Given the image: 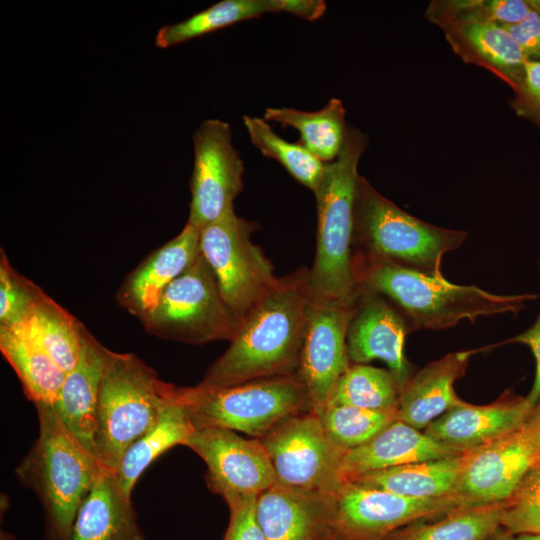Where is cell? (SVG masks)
I'll return each instance as SVG.
<instances>
[{
  "mask_svg": "<svg viewBox=\"0 0 540 540\" xmlns=\"http://www.w3.org/2000/svg\"><path fill=\"white\" fill-rule=\"evenodd\" d=\"M311 302L309 269L277 277L245 315L229 347L200 384L228 387L297 374Z\"/></svg>",
  "mask_w": 540,
  "mask_h": 540,
  "instance_id": "cell-1",
  "label": "cell"
},
{
  "mask_svg": "<svg viewBox=\"0 0 540 540\" xmlns=\"http://www.w3.org/2000/svg\"><path fill=\"white\" fill-rule=\"evenodd\" d=\"M357 291L388 299L405 317L412 331L443 330L480 317L517 314L538 294L502 295L475 285H458L444 277L425 275L373 255L353 251Z\"/></svg>",
  "mask_w": 540,
  "mask_h": 540,
  "instance_id": "cell-2",
  "label": "cell"
},
{
  "mask_svg": "<svg viewBox=\"0 0 540 540\" xmlns=\"http://www.w3.org/2000/svg\"><path fill=\"white\" fill-rule=\"evenodd\" d=\"M369 137L348 124L337 158L325 163L314 191L317 239L309 285L313 298L352 302L356 296L353 271L354 212L359 160Z\"/></svg>",
  "mask_w": 540,
  "mask_h": 540,
  "instance_id": "cell-3",
  "label": "cell"
},
{
  "mask_svg": "<svg viewBox=\"0 0 540 540\" xmlns=\"http://www.w3.org/2000/svg\"><path fill=\"white\" fill-rule=\"evenodd\" d=\"M35 407L39 435L16 475L42 504L45 540H68L83 499L106 467L68 430L52 405Z\"/></svg>",
  "mask_w": 540,
  "mask_h": 540,
  "instance_id": "cell-4",
  "label": "cell"
},
{
  "mask_svg": "<svg viewBox=\"0 0 540 540\" xmlns=\"http://www.w3.org/2000/svg\"><path fill=\"white\" fill-rule=\"evenodd\" d=\"M175 385L133 353L109 350L100 384L94 454L116 471L128 447L149 430L172 400Z\"/></svg>",
  "mask_w": 540,
  "mask_h": 540,
  "instance_id": "cell-5",
  "label": "cell"
},
{
  "mask_svg": "<svg viewBox=\"0 0 540 540\" xmlns=\"http://www.w3.org/2000/svg\"><path fill=\"white\" fill-rule=\"evenodd\" d=\"M468 233L439 227L401 209L359 176L353 247L398 266L433 277H444L442 259L459 248Z\"/></svg>",
  "mask_w": 540,
  "mask_h": 540,
  "instance_id": "cell-6",
  "label": "cell"
},
{
  "mask_svg": "<svg viewBox=\"0 0 540 540\" xmlns=\"http://www.w3.org/2000/svg\"><path fill=\"white\" fill-rule=\"evenodd\" d=\"M195 426H214L261 438L282 420L310 411L297 374L274 376L228 387H178Z\"/></svg>",
  "mask_w": 540,
  "mask_h": 540,
  "instance_id": "cell-7",
  "label": "cell"
},
{
  "mask_svg": "<svg viewBox=\"0 0 540 540\" xmlns=\"http://www.w3.org/2000/svg\"><path fill=\"white\" fill-rule=\"evenodd\" d=\"M139 320L155 337L195 345L231 341L240 325L201 252Z\"/></svg>",
  "mask_w": 540,
  "mask_h": 540,
  "instance_id": "cell-8",
  "label": "cell"
},
{
  "mask_svg": "<svg viewBox=\"0 0 540 540\" xmlns=\"http://www.w3.org/2000/svg\"><path fill=\"white\" fill-rule=\"evenodd\" d=\"M255 229L231 207L200 230V252L239 324L277 279L270 260L251 241Z\"/></svg>",
  "mask_w": 540,
  "mask_h": 540,
  "instance_id": "cell-9",
  "label": "cell"
},
{
  "mask_svg": "<svg viewBox=\"0 0 540 540\" xmlns=\"http://www.w3.org/2000/svg\"><path fill=\"white\" fill-rule=\"evenodd\" d=\"M277 483L306 493L336 495L347 482L341 469L345 450L334 445L312 411L290 416L264 436Z\"/></svg>",
  "mask_w": 540,
  "mask_h": 540,
  "instance_id": "cell-10",
  "label": "cell"
},
{
  "mask_svg": "<svg viewBox=\"0 0 540 540\" xmlns=\"http://www.w3.org/2000/svg\"><path fill=\"white\" fill-rule=\"evenodd\" d=\"M460 508L451 496L410 498L347 481L332 498L334 540H385L409 524Z\"/></svg>",
  "mask_w": 540,
  "mask_h": 540,
  "instance_id": "cell-11",
  "label": "cell"
},
{
  "mask_svg": "<svg viewBox=\"0 0 540 540\" xmlns=\"http://www.w3.org/2000/svg\"><path fill=\"white\" fill-rule=\"evenodd\" d=\"M185 446L202 458L208 487L224 499L228 508L257 498L277 483L270 458L258 438L246 439L222 427L195 426Z\"/></svg>",
  "mask_w": 540,
  "mask_h": 540,
  "instance_id": "cell-12",
  "label": "cell"
},
{
  "mask_svg": "<svg viewBox=\"0 0 540 540\" xmlns=\"http://www.w3.org/2000/svg\"><path fill=\"white\" fill-rule=\"evenodd\" d=\"M188 221L201 230L233 207L243 189L244 163L232 144L229 123L206 119L193 134Z\"/></svg>",
  "mask_w": 540,
  "mask_h": 540,
  "instance_id": "cell-13",
  "label": "cell"
},
{
  "mask_svg": "<svg viewBox=\"0 0 540 540\" xmlns=\"http://www.w3.org/2000/svg\"><path fill=\"white\" fill-rule=\"evenodd\" d=\"M538 465L536 449L522 427L464 453L451 497L460 508L503 503L528 471Z\"/></svg>",
  "mask_w": 540,
  "mask_h": 540,
  "instance_id": "cell-14",
  "label": "cell"
},
{
  "mask_svg": "<svg viewBox=\"0 0 540 540\" xmlns=\"http://www.w3.org/2000/svg\"><path fill=\"white\" fill-rule=\"evenodd\" d=\"M353 301L312 297L297 375L306 387L309 409L315 414L325 407L335 384L351 365L346 334Z\"/></svg>",
  "mask_w": 540,
  "mask_h": 540,
  "instance_id": "cell-15",
  "label": "cell"
},
{
  "mask_svg": "<svg viewBox=\"0 0 540 540\" xmlns=\"http://www.w3.org/2000/svg\"><path fill=\"white\" fill-rule=\"evenodd\" d=\"M346 334L348 358L353 364L382 360L400 387L412 376L403 355L405 337L412 329L400 311L384 296L357 291Z\"/></svg>",
  "mask_w": 540,
  "mask_h": 540,
  "instance_id": "cell-16",
  "label": "cell"
},
{
  "mask_svg": "<svg viewBox=\"0 0 540 540\" xmlns=\"http://www.w3.org/2000/svg\"><path fill=\"white\" fill-rule=\"evenodd\" d=\"M532 410L526 397L510 392L486 405L463 401L434 420L424 433L464 454L520 430Z\"/></svg>",
  "mask_w": 540,
  "mask_h": 540,
  "instance_id": "cell-17",
  "label": "cell"
},
{
  "mask_svg": "<svg viewBox=\"0 0 540 540\" xmlns=\"http://www.w3.org/2000/svg\"><path fill=\"white\" fill-rule=\"evenodd\" d=\"M200 253V230L189 222L129 272L116 292V301L140 318L157 304L167 286L179 277Z\"/></svg>",
  "mask_w": 540,
  "mask_h": 540,
  "instance_id": "cell-18",
  "label": "cell"
},
{
  "mask_svg": "<svg viewBox=\"0 0 540 540\" xmlns=\"http://www.w3.org/2000/svg\"><path fill=\"white\" fill-rule=\"evenodd\" d=\"M332 498L276 483L256 501V517L265 540H334Z\"/></svg>",
  "mask_w": 540,
  "mask_h": 540,
  "instance_id": "cell-19",
  "label": "cell"
},
{
  "mask_svg": "<svg viewBox=\"0 0 540 540\" xmlns=\"http://www.w3.org/2000/svg\"><path fill=\"white\" fill-rule=\"evenodd\" d=\"M474 350L452 352L417 371L400 389L398 419L418 429H426L449 409L463 402L454 390Z\"/></svg>",
  "mask_w": 540,
  "mask_h": 540,
  "instance_id": "cell-20",
  "label": "cell"
},
{
  "mask_svg": "<svg viewBox=\"0 0 540 540\" xmlns=\"http://www.w3.org/2000/svg\"><path fill=\"white\" fill-rule=\"evenodd\" d=\"M109 350L87 331L80 357L66 373L52 405L68 430L93 454L98 396Z\"/></svg>",
  "mask_w": 540,
  "mask_h": 540,
  "instance_id": "cell-21",
  "label": "cell"
},
{
  "mask_svg": "<svg viewBox=\"0 0 540 540\" xmlns=\"http://www.w3.org/2000/svg\"><path fill=\"white\" fill-rule=\"evenodd\" d=\"M461 454L397 419L366 444L346 450L341 469L348 481L369 472Z\"/></svg>",
  "mask_w": 540,
  "mask_h": 540,
  "instance_id": "cell-22",
  "label": "cell"
},
{
  "mask_svg": "<svg viewBox=\"0 0 540 540\" xmlns=\"http://www.w3.org/2000/svg\"><path fill=\"white\" fill-rule=\"evenodd\" d=\"M441 30L453 52L463 62L489 71L513 91L519 85L528 60L501 25L464 21L448 24Z\"/></svg>",
  "mask_w": 540,
  "mask_h": 540,
  "instance_id": "cell-23",
  "label": "cell"
},
{
  "mask_svg": "<svg viewBox=\"0 0 540 540\" xmlns=\"http://www.w3.org/2000/svg\"><path fill=\"white\" fill-rule=\"evenodd\" d=\"M68 540H146L132 497L121 489L114 471L104 468L83 499Z\"/></svg>",
  "mask_w": 540,
  "mask_h": 540,
  "instance_id": "cell-24",
  "label": "cell"
},
{
  "mask_svg": "<svg viewBox=\"0 0 540 540\" xmlns=\"http://www.w3.org/2000/svg\"><path fill=\"white\" fill-rule=\"evenodd\" d=\"M195 425L179 399L175 387L172 400L162 410L155 424L136 439L123 454L115 471L123 492L132 497L139 477L160 455L176 445H184Z\"/></svg>",
  "mask_w": 540,
  "mask_h": 540,
  "instance_id": "cell-25",
  "label": "cell"
},
{
  "mask_svg": "<svg viewBox=\"0 0 540 540\" xmlns=\"http://www.w3.org/2000/svg\"><path fill=\"white\" fill-rule=\"evenodd\" d=\"M0 351L15 371L26 397L53 405L66 373L24 327H0Z\"/></svg>",
  "mask_w": 540,
  "mask_h": 540,
  "instance_id": "cell-26",
  "label": "cell"
},
{
  "mask_svg": "<svg viewBox=\"0 0 540 540\" xmlns=\"http://www.w3.org/2000/svg\"><path fill=\"white\" fill-rule=\"evenodd\" d=\"M463 454L421 461L356 476L352 481L410 498L451 496Z\"/></svg>",
  "mask_w": 540,
  "mask_h": 540,
  "instance_id": "cell-27",
  "label": "cell"
},
{
  "mask_svg": "<svg viewBox=\"0 0 540 540\" xmlns=\"http://www.w3.org/2000/svg\"><path fill=\"white\" fill-rule=\"evenodd\" d=\"M346 110L340 99L332 98L320 110L306 112L287 107H269L263 118L293 127L299 131L298 141L315 157L327 163L335 160L345 142L348 123Z\"/></svg>",
  "mask_w": 540,
  "mask_h": 540,
  "instance_id": "cell-28",
  "label": "cell"
},
{
  "mask_svg": "<svg viewBox=\"0 0 540 540\" xmlns=\"http://www.w3.org/2000/svg\"><path fill=\"white\" fill-rule=\"evenodd\" d=\"M20 326L36 338L65 373L76 365L88 330L50 296L45 294L31 318Z\"/></svg>",
  "mask_w": 540,
  "mask_h": 540,
  "instance_id": "cell-29",
  "label": "cell"
},
{
  "mask_svg": "<svg viewBox=\"0 0 540 540\" xmlns=\"http://www.w3.org/2000/svg\"><path fill=\"white\" fill-rule=\"evenodd\" d=\"M502 504L458 508L439 520L402 527L385 540H490L501 527Z\"/></svg>",
  "mask_w": 540,
  "mask_h": 540,
  "instance_id": "cell-30",
  "label": "cell"
},
{
  "mask_svg": "<svg viewBox=\"0 0 540 540\" xmlns=\"http://www.w3.org/2000/svg\"><path fill=\"white\" fill-rule=\"evenodd\" d=\"M265 13H275L273 0H222L187 19L161 27L155 45L170 48Z\"/></svg>",
  "mask_w": 540,
  "mask_h": 540,
  "instance_id": "cell-31",
  "label": "cell"
},
{
  "mask_svg": "<svg viewBox=\"0 0 540 540\" xmlns=\"http://www.w3.org/2000/svg\"><path fill=\"white\" fill-rule=\"evenodd\" d=\"M400 389V384L389 370L353 364L339 378L325 406L397 409Z\"/></svg>",
  "mask_w": 540,
  "mask_h": 540,
  "instance_id": "cell-32",
  "label": "cell"
},
{
  "mask_svg": "<svg viewBox=\"0 0 540 540\" xmlns=\"http://www.w3.org/2000/svg\"><path fill=\"white\" fill-rule=\"evenodd\" d=\"M243 123L251 142L265 157L279 162L295 180L315 191L324 162L298 142H288L280 137L264 118L245 115Z\"/></svg>",
  "mask_w": 540,
  "mask_h": 540,
  "instance_id": "cell-33",
  "label": "cell"
},
{
  "mask_svg": "<svg viewBox=\"0 0 540 540\" xmlns=\"http://www.w3.org/2000/svg\"><path fill=\"white\" fill-rule=\"evenodd\" d=\"M317 415L331 442L345 451L366 444L398 419L397 409L345 405L325 406Z\"/></svg>",
  "mask_w": 540,
  "mask_h": 540,
  "instance_id": "cell-34",
  "label": "cell"
},
{
  "mask_svg": "<svg viewBox=\"0 0 540 540\" xmlns=\"http://www.w3.org/2000/svg\"><path fill=\"white\" fill-rule=\"evenodd\" d=\"M46 293L10 263L0 250V327L14 328L27 322Z\"/></svg>",
  "mask_w": 540,
  "mask_h": 540,
  "instance_id": "cell-35",
  "label": "cell"
},
{
  "mask_svg": "<svg viewBox=\"0 0 540 540\" xmlns=\"http://www.w3.org/2000/svg\"><path fill=\"white\" fill-rule=\"evenodd\" d=\"M501 527L540 535V465L533 467L502 504Z\"/></svg>",
  "mask_w": 540,
  "mask_h": 540,
  "instance_id": "cell-36",
  "label": "cell"
},
{
  "mask_svg": "<svg viewBox=\"0 0 540 540\" xmlns=\"http://www.w3.org/2000/svg\"><path fill=\"white\" fill-rule=\"evenodd\" d=\"M513 112L540 130V61L528 60L524 76L509 100Z\"/></svg>",
  "mask_w": 540,
  "mask_h": 540,
  "instance_id": "cell-37",
  "label": "cell"
},
{
  "mask_svg": "<svg viewBox=\"0 0 540 540\" xmlns=\"http://www.w3.org/2000/svg\"><path fill=\"white\" fill-rule=\"evenodd\" d=\"M257 498L229 508V522L222 540H265L256 517Z\"/></svg>",
  "mask_w": 540,
  "mask_h": 540,
  "instance_id": "cell-38",
  "label": "cell"
},
{
  "mask_svg": "<svg viewBox=\"0 0 540 540\" xmlns=\"http://www.w3.org/2000/svg\"><path fill=\"white\" fill-rule=\"evenodd\" d=\"M523 51L527 60L540 61V14L532 9L521 22L501 25Z\"/></svg>",
  "mask_w": 540,
  "mask_h": 540,
  "instance_id": "cell-39",
  "label": "cell"
},
{
  "mask_svg": "<svg viewBox=\"0 0 540 540\" xmlns=\"http://www.w3.org/2000/svg\"><path fill=\"white\" fill-rule=\"evenodd\" d=\"M532 11L529 0H485V19L498 25H513Z\"/></svg>",
  "mask_w": 540,
  "mask_h": 540,
  "instance_id": "cell-40",
  "label": "cell"
},
{
  "mask_svg": "<svg viewBox=\"0 0 540 540\" xmlns=\"http://www.w3.org/2000/svg\"><path fill=\"white\" fill-rule=\"evenodd\" d=\"M504 343H519L528 346L535 359V377L532 388L526 397L534 408L540 399V311L533 324L522 333ZM501 343V344H504Z\"/></svg>",
  "mask_w": 540,
  "mask_h": 540,
  "instance_id": "cell-41",
  "label": "cell"
},
{
  "mask_svg": "<svg viewBox=\"0 0 540 540\" xmlns=\"http://www.w3.org/2000/svg\"><path fill=\"white\" fill-rule=\"evenodd\" d=\"M275 13L287 12L307 21L319 19L326 11L323 0H273Z\"/></svg>",
  "mask_w": 540,
  "mask_h": 540,
  "instance_id": "cell-42",
  "label": "cell"
},
{
  "mask_svg": "<svg viewBox=\"0 0 540 540\" xmlns=\"http://www.w3.org/2000/svg\"><path fill=\"white\" fill-rule=\"evenodd\" d=\"M524 428L536 449L540 465V399L529 415Z\"/></svg>",
  "mask_w": 540,
  "mask_h": 540,
  "instance_id": "cell-43",
  "label": "cell"
},
{
  "mask_svg": "<svg viewBox=\"0 0 540 540\" xmlns=\"http://www.w3.org/2000/svg\"><path fill=\"white\" fill-rule=\"evenodd\" d=\"M490 540H540V535L528 533H511L500 527Z\"/></svg>",
  "mask_w": 540,
  "mask_h": 540,
  "instance_id": "cell-44",
  "label": "cell"
},
{
  "mask_svg": "<svg viewBox=\"0 0 540 540\" xmlns=\"http://www.w3.org/2000/svg\"><path fill=\"white\" fill-rule=\"evenodd\" d=\"M0 540H17V539L12 533L1 530Z\"/></svg>",
  "mask_w": 540,
  "mask_h": 540,
  "instance_id": "cell-45",
  "label": "cell"
},
{
  "mask_svg": "<svg viewBox=\"0 0 540 540\" xmlns=\"http://www.w3.org/2000/svg\"><path fill=\"white\" fill-rule=\"evenodd\" d=\"M532 9L540 14V0H529Z\"/></svg>",
  "mask_w": 540,
  "mask_h": 540,
  "instance_id": "cell-46",
  "label": "cell"
},
{
  "mask_svg": "<svg viewBox=\"0 0 540 540\" xmlns=\"http://www.w3.org/2000/svg\"><path fill=\"white\" fill-rule=\"evenodd\" d=\"M537 264H538V269H539V271H540V254H539V257H538V262H537Z\"/></svg>",
  "mask_w": 540,
  "mask_h": 540,
  "instance_id": "cell-47",
  "label": "cell"
}]
</instances>
